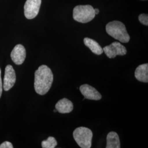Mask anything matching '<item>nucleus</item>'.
<instances>
[{
	"label": "nucleus",
	"instance_id": "18",
	"mask_svg": "<svg viewBox=\"0 0 148 148\" xmlns=\"http://www.w3.org/2000/svg\"><path fill=\"white\" fill-rule=\"evenodd\" d=\"M95 10V14H98L99 13V11L98 9H94Z\"/></svg>",
	"mask_w": 148,
	"mask_h": 148
},
{
	"label": "nucleus",
	"instance_id": "4",
	"mask_svg": "<svg viewBox=\"0 0 148 148\" xmlns=\"http://www.w3.org/2000/svg\"><path fill=\"white\" fill-rule=\"evenodd\" d=\"M73 137L79 147L82 148L91 147L93 133L89 128L84 127L76 128L73 132Z\"/></svg>",
	"mask_w": 148,
	"mask_h": 148
},
{
	"label": "nucleus",
	"instance_id": "20",
	"mask_svg": "<svg viewBox=\"0 0 148 148\" xmlns=\"http://www.w3.org/2000/svg\"><path fill=\"white\" fill-rule=\"evenodd\" d=\"M143 1H145V0H143Z\"/></svg>",
	"mask_w": 148,
	"mask_h": 148
},
{
	"label": "nucleus",
	"instance_id": "14",
	"mask_svg": "<svg viewBox=\"0 0 148 148\" xmlns=\"http://www.w3.org/2000/svg\"><path fill=\"white\" fill-rule=\"evenodd\" d=\"M41 145L43 148H54L57 145V142L53 137H49L47 140L42 142Z\"/></svg>",
	"mask_w": 148,
	"mask_h": 148
},
{
	"label": "nucleus",
	"instance_id": "17",
	"mask_svg": "<svg viewBox=\"0 0 148 148\" xmlns=\"http://www.w3.org/2000/svg\"><path fill=\"white\" fill-rule=\"evenodd\" d=\"M2 88H3V84H2V79H1V70L0 69V98L1 97V95H2Z\"/></svg>",
	"mask_w": 148,
	"mask_h": 148
},
{
	"label": "nucleus",
	"instance_id": "8",
	"mask_svg": "<svg viewBox=\"0 0 148 148\" xmlns=\"http://www.w3.org/2000/svg\"><path fill=\"white\" fill-rule=\"evenodd\" d=\"M79 90L82 95L84 96L85 99L99 101L101 98V93L95 88L90 85L87 84L81 85L79 87Z\"/></svg>",
	"mask_w": 148,
	"mask_h": 148
},
{
	"label": "nucleus",
	"instance_id": "5",
	"mask_svg": "<svg viewBox=\"0 0 148 148\" xmlns=\"http://www.w3.org/2000/svg\"><path fill=\"white\" fill-rule=\"evenodd\" d=\"M103 52L109 58H114L117 56H124L127 53L126 47L119 42H114L103 48Z\"/></svg>",
	"mask_w": 148,
	"mask_h": 148
},
{
	"label": "nucleus",
	"instance_id": "9",
	"mask_svg": "<svg viewBox=\"0 0 148 148\" xmlns=\"http://www.w3.org/2000/svg\"><path fill=\"white\" fill-rule=\"evenodd\" d=\"M12 61L16 65H21L24 63L26 58V50L21 45H16L11 54Z\"/></svg>",
	"mask_w": 148,
	"mask_h": 148
},
{
	"label": "nucleus",
	"instance_id": "16",
	"mask_svg": "<svg viewBox=\"0 0 148 148\" xmlns=\"http://www.w3.org/2000/svg\"><path fill=\"white\" fill-rule=\"evenodd\" d=\"M13 146L12 143L9 142H5L0 145V148H13Z\"/></svg>",
	"mask_w": 148,
	"mask_h": 148
},
{
	"label": "nucleus",
	"instance_id": "10",
	"mask_svg": "<svg viewBox=\"0 0 148 148\" xmlns=\"http://www.w3.org/2000/svg\"><path fill=\"white\" fill-rule=\"evenodd\" d=\"M74 106L73 103L67 98L59 101L56 105V109L61 114H67L73 111Z\"/></svg>",
	"mask_w": 148,
	"mask_h": 148
},
{
	"label": "nucleus",
	"instance_id": "15",
	"mask_svg": "<svg viewBox=\"0 0 148 148\" xmlns=\"http://www.w3.org/2000/svg\"><path fill=\"white\" fill-rule=\"evenodd\" d=\"M139 21L145 25H148V16L146 14H141L139 16Z\"/></svg>",
	"mask_w": 148,
	"mask_h": 148
},
{
	"label": "nucleus",
	"instance_id": "1",
	"mask_svg": "<svg viewBox=\"0 0 148 148\" xmlns=\"http://www.w3.org/2000/svg\"><path fill=\"white\" fill-rule=\"evenodd\" d=\"M53 81L52 70L47 65H41L35 73L34 88L40 95H46L49 90Z\"/></svg>",
	"mask_w": 148,
	"mask_h": 148
},
{
	"label": "nucleus",
	"instance_id": "3",
	"mask_svg": "<svg viewBox=\"0 0 148 148\" xmlns=\"http://www.w3.org/2000/svg\"><path fill=\"white\" fill-rule=\"evenodd\" d=\"M95 16L94 8L92 5H77L73 10L74 20L81 23L90 22L94 19Z\"/></svg>",
	"mask_w": 148,
	"mask_h": 148
},
{
	"label": "nucleus",
	"instance_id": "13",
	"mask_svg": "<svg viewBox=\"0 0 148 148\" xmlns=\"http://www.w3.org/2000/svg\"><path fill=\"white\" fill-rule=\"evenodd\" d=\"M85 45L90 48L91 51L97 55H101L103 52V48L101 47L99 43L94 40L88 37H86L84 40Z\"/></svg>",
	"mask_w": 148,
	"mask_h": 148
},
{
	"label": "nucleus",
	"instance_id": "19",
	"mask_svg": "<svg viewBox=\"0 0 148 148\" xmlns=\"http://www.w3.org/2000/svg\"><path fill=\"white\" fill-rule=\"evenodd\" d=\"M57 110H56H56H54V112H57Z\"/></svg>",
	"mask_w": 148,
	"mask_h": 148
},
{
	"label": "nucleus",
	"instance_id": "11",
	"mask_svg": "<svg viewBox=\"0 0 148 148\" xmlns=\"http://www.w3.org/2000/svg\"><path fill=\"white\" fill-rule=\"evenodd\" d=\"M134 75L138 81L148 83V64H144L138 66L136 69Z\"/></svg>",
	"mask_w": 148,
	"mask_h": 148
},
{
	"label": "nucleus",
	"instance_id": "12",
	"mask_svg": "<svg viewBox=\"0 0 148 148\" xmlns=\"http://www.w3.org/2000/svg\"><path fill=\"white\" fill-rule=\"evenodd\" d=\"M106 148H120V139L117 133H109L106 137Z\"/></svg>",
	"mask_w": 148,
	"mask_h": 148
},
{
	"label": "nucleus",
	"instance_id": "2",
	"mask_svg": "<svg viewBox=\"0 0 148 148\" xmlns=\"http://www.w3.org/2000/svg\"><path fill=\"white\" fill-rule=\"evenodd\" d=\"M106 32L111 37L122 43L130 41V37L125 25L120 21L109 22L106 25Z\"/></svg>",
	"mask_w": 148,
	"mask_h": 148
},
{
	"label": "nucleus",
	"instance_id": "6",
	"mask_svg": "<svg viewBox=\"0 0 148 148\" xmlns=\"http://www.w3.org/2000/svg\"><path fill=\"white\" fill-rule=\"evenodd\" d=\"M41 0H27L24 5V14L28 19H32L37 16Z\"/></svg>",
	"mask_w": 148,
	"mask_h": 148
},
{
	"label": "nucleus",
	"instance_id": "7",
	"mask_svg": "<svg viewBox=\"0 0 148 148\" xmlns=\"http://www.w3.org/2000/svg\"><path fill=\"white\" fill-rule=\"evenodd\" d=\"M16 81L15 71L11 65H8L5 69L3 88L5 91L9 90L13 87Z\"/></svg>",
	"mask_w": 148,
	"mask_h": 148
}]
</instances>
